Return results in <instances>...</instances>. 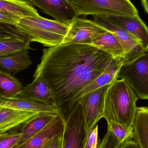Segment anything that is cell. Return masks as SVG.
Here are the masks:
<instances>
[{"label":"cell","mask_w":148,"mask_h":148,"mask_svg":"<svg viewBox=\"0 0 148 148\" xmlns=\"http://www.w3.org/2000/svg\"><path fill=\"white\" fill-rule=\"evenodd\" d=\"M117 59L91 45H59L43 49L34 77L41 76L47 82L65 121L74 110V97Z\"/></svg>","instance_id":"6da1fadb"},{"label":"cell","mask_w":148,"mask_h":148,"mask_svg":"<svg viewBox=\"0 0 148 148\" xmlns=\"http://www.w3.org/2000/svg\"><path fill=\"white\" fill-rule=\"evenodd\" d=\"M139 97L123 79H117L107 90L103 116L107 123H115L128 129L133 128Z\"/></svg>","instance_id":"7a4b0ae2"},{"label":"cell","mask_w":148,"mask_h":148,"mask_svg":"<svg viewBox=\"0 0 148 148\" xmlns=\"http://www.w3.org/2000/svg\"><path fill=\"white\" fill-rule=\"evenodd\" d=\"M16 26L27 35L30 42H39L49 48L61 44L70 26L39 16L21 18Z\"/></svg>","instance_id":"3957f363"},{"label":"cell","mask_w":148,"mask_h":148,"mask_svg":"<svg viewBox=\"0 0 148 148\" xmlns=\"http://www.w3.org/2000/svg\"><path fill=\"white\" fill-rule=\"evenodd\" d=\"M79 16H136L138 11L130 0H67Z\"/></svg>","instance_id":"277c9868"},{"label":"cell","mask_w":148,"mask_h":148,"mask_svg":"<svg viewBox=\"0 0 148 148\" xmlns=\"http://www.w3.org/2000/svg\"><path fill=\"white\" fill-rule=\"evenodd\" d=\"M118 79L126 81L139 99L148 100V53L123 63Z\"/></svg>","instance_id":"5b68a950"},{"label":"cell","mask_w":148,"mask_h":148,"mask_svg":"<svg viewBox=\"0 0 148 148\" xmlns=\"http://www.w3.org/2000/svg\"><path fill=\"white\" fill-rule=\"evenodd\" d=\"M110 85L103 86L87 93L77 101V104L80 103L82 107L87 136L89 135L99 121L103 118L105 96Z\"/></svg>","instance_id":"8992f818"},{"label":"cell","mask_w":148,"mask_h":148,"mask_svg":"<svg viewBox=\"0 0 148 148\" xmlns=\"http://www.w3.org/2000/svg\"><path fill=\"white\" fill-rule=\"evenodd\" d=\"M107 31L95 21L78 16L71 23L68 31L60 45H90L94 39Z\"/></svg>","instance_id":"52a82bcc"},{"label":"cell","mask_w":148,"mask_h":148,"mask_svg":"<svg viewBox=\"0 0 148 148\" xmlns=\"http://www.w3.org/2000/svg\"><path fill=\"white\" fill-rule=\"evenodd\" d=\"M86 134L82 107L78 103L64 121L62 148H84Z\"/></svg>","instance_id":"ba28073f"},{"label":"cell","mask_w":148,"mask_h":148,"mask_svg":"<svg viewBox=\"0 0 148 148\" xmlns=\"http://www.w3.org/2000/svg\"><path fill=\"white\" fill-rule=\"evenodd\" d=\"M123 29L136 39L146 53H148V27L139 16H99Z\"/></svg>","instance_id":"9c48e42d"},{"label":"cell","mask_w":148,"mask_h":148,"mask_svg":"<svg viewBox=\"0 0 148 148\" xmlns=\"http://www.w3.org/2000/svg\"><path fill=\"white\" fill-rule=\"evenodd\" d=\"M93 17L94 21L112 33L120 42L125 51V62L133 60L146 53L138 41L131 35L101 17L95 16Z\"/></svg>","instance_id":"30bf717a"},{"label":"cell","mask_w":148,"mask_h":148,"mask_svg":"<svg viewBox=\"0 0 148 148\" xmlns=\"http://www.w3.org/2000/svg\"><path fill=\"white\" fill-rule=\"evenodd\" d=\"M32 6L39 8L42 12L70 26L74 19L78 17L67 0H26Z\"/></svg>","instance_id":"8fae6325"},{"label":"cell","mask_w":148,"mask_h":148,"mask_svg":"<svg viewBox=\"0 0 148 148\" xmlns=\"http://www.w3.org/2000/svg\"><path fill=\"white\" fill-rule=\"evenodd\" d=\"M64 121L58 114L40 132L14 148H47L63 133Z\"/></svg>","instance_id":"7c38bea8"},{"label":"cell","mask_w":148,"mask_h":148,"mask_svg":"<svg viewBox=\"0 0 148 148\" xmlns=\"http://www.w3.org/2000/svg\"><path fill=\"white\" fill-rule=\"evenodd\" d=\"M17 97L40 101L56 107L53 94L47 82L41 76L34 77L31 83L23 88Z\"/></svg>","instance_id":"4fadbf2b"},{"label":"cell","mask_w":148,"mask_h":148,"mask_svg":"<svg viewBox=\"0 0 148 148\" xmlns=\"http://www.w3.org/2000/svg\"><path fill=\"white\" fill-rule=\"evenodd\" d=\"M124 62L125 60L123 58L117 59L106 70H104V72L81 90L74 97L73 100L72 106L73 110L77 105V101L83 96L101 87L110 85L118 79L119 71Z\"/></svg>","instance_id":"5bb4252c"},{"label":"cell","mask_w":148,"mask_h":148,"mask_svg":"<svg viewBox=\"0 0 148 148\" xmlns=\"http://www.w3.org/2000/svg\"><path fill=\"white\" fill-rule=\"evenodd\" d=\"M0 107L38 113H59L58 110L54 106H51L40 101L17 97H6L0 96Z\"/></svg>","instance_id":"9a60e30c"},{"label":"cell","mask_w":148,"mask_h":148,"mask_svg":"<svg viewBox=\"0 0 148 148\" xmlns=\"http://www.w3.org/2000/svg\"><path fill=\"white\" fill-rule=\"evenodd\" d=\"M38 113L0 107V134L22 126Z\"/></svg>","instance_id":"2e32d148"},{"label":"cell","mask_w":148,"mask_h":148,"mask_svg":"<svg viewBox=\"0 0 148 148\" xmlns=\"http://www.w3.org/2000/svg\"><path fill=\"white\" fill-rule=\"evenodd\" d=\"M32 64L29 49L0 56V70L10 75L27 69Z\"/></svg>","instance_id":"e0dca14e"},{"label":"cell","mask_w":148,"mask_h":148,"mask_svg":"<svg viewBox=\"0 0 148 148\" xmlns=\"http://www.w3.org/2000/svg\"><path fill=\"white\" fill-rule=\"evenodd\" d=\"M57 114L40 113L21 126V137L17 146L27 142L42 130Z\"/></svg>","instance_id":"ac0fdd59"},{"label":"cell","mask_w":148,"mask_h":148,"mask_svg":"<svg viewBox=\"0 0 148 148\" xmlns=\"http://www.w3.org/2000/svg\"><path fill=\"white\" fill-rule=\"evenodd\" d=\"M133 128V140L140 148H148L147 107H137Z\"/></svg>","instance_id":"d6986e66"},{"label":"cell","mask_w":148,"mask_h":148,"mask_svg":"<svg viewBox=\"0 0 148 148\" xmlns=\"http://www.w3.org/2000/svg\"><path fill=\"white\" fill-rule=\"evenodd\" d=\"M90 45L94 46L116 59L123 58L125 53L123 47L117 38L109 31L94 39Z\"/></svg>","instance_id":"ffe728a7"},{"label":"cell","mask_w":148,"mask_h":148,"mask_svg":"<svg viewBox=\"0 0 148 148\" xmlns=\"http://www.w3.org/2000/svg\"><path fill=\"white\" fill-rule=\"evenodd\" d=\"M0 10L21 18L40 16L37 10L26 0H0Z\"/></svg>","instance_id":"44dd1931"},{"label":"cell","mask_w":148,"mask_h":148,"mask_svg":"<svg viewBox=\"0 0 148 148\" xmlns=\"http://www.w3.org/2000/svg\"><path fill=\"white\" fill-rule=\"evenodd\" d=\"M24 87L13 75L0 70V96L6 97L17 96Z\"/></svg>","instance_id":"7402d4cb"},{"label":"cell","mask_w":148,"mask_h":148,"mask_svg":"<svg viewBox=\"0 0 148 148\" xmlns=\"http://www.w3.org/2000/svg\"><path fill=\"white\" fill-rule=\"evenodd\" d=\"M29 39L8 38L0 39V56L30 49Z\"/></svg>","instance_id":"603a6c76"},{"label":"cell","mask_w":148,"mask_h":148,"mask_svg":"<svg viewBox=\"0 0 148 148\" xmlns=\"http://www.w3.org/2000/svg\"><path fill=\"white\" fill-rule=\"evenodd\" d=\"M15 38L29 39L17 26L0 23V39Z\"/></svg>","instance_id":"cb8c5ba5"},{"label":"cell","mask_w":148,"mask_h":148,"mask_svg":"<svg viewBox=\"0 0 148 148\" xmlns=\"http://www.w3.org/2000/svg\"><path fill=\"white\" fill-rule=\"evenodd\" d=\"M110 130L121 143L133 140V128L128 129L114 122L108 123V129Z\"/></svg>","instance_id":"d4e9b609"},{"label":"cell","mask_w":148,"mask_h":148,"mask_svg":"<svg viewBox=\"0 0 148 148\" xmlns=\"http://www.w3.org/2000/svg\"><path fill=\"white\" fill-rule=\"evenodd\" d=\"M21 137L17 131L0 134V148H14L17 146Z\"/></svg>","instance_id":"484cf974"},{"label":"cell","mask_w":148,"mask_h":148,"mask_svg":"<svg viewBox=\"0 0 148 148\" xmlns=\"http://www.w3.org/2000/svg\"><path fill=\"white\" fill-rule=\"evenodd\" d=\"M121 143L110 130H107L106 134L97 148H116Z\"/></svg>","instance_id":"4316f807"},{"label":"cell","mask_w":148,"mask_h":148,"mask_svg":"<svg viewBox=\"0 0 148 148\" xmlns=\"http://www.w3.org/2000/svg\"><path fill=\"white\" fill-rule=\"evenodd\" d=\"M98 127L97 124L89 134L84 148H97L98 146Z\"/></svg>","instance_id":"83f0119b"},{"label":"cell","mask_w":148,"mask_h":148,"mask_svg":"<svg viewBox=\"0 0 148 148\" xmlns=\"http://www.w3.org/2000/svg\"><path fill=\"white\" fill-rule=\"evenodd\" d=\"M21 19L19 16L0 10V23L16 26Z\"/></svg>","instance_id":"f1b7e54d"},{"label":"cell","mask_w":148,"mask_h":148,"mask_svg":"<svg viewBox=\"0 0 148 148\" xmlns=\"http://www.w3.org/2000/svg\"><path fill=\"white\" fill-rule=\"evenodd\" d=\"M62 143H63V133L54 139L47 148H62Z\"/></svg>","instance_id":"f546056e"},{"label":"cell","mask_w":148,"mask_h":148,"mask_svg":"<svg viewBox=\"0 0 148 148\" xmlns=\"http://www.w3.org/2000/svg\"><path fill=\"white\" fill-rule=\"evenodd\" d=\"M116 148H140L138 144L133 140H128L119 144Z\"/></svg>","instance_id":"4dcf8cb0"},{"label":"cell","mask_w":148,"mask_h":148,"mask_svg":"<svg viewBox=\"0 0 148 148\" xmlns=\"http://www.w3.org/2000/svg\"><path fill=\"white\" fill-rule=\"evenodd\" d=\"M141 2L145 11L148 14V0H141Z\"/></svg>","instance_id":"1f68e13d"}]
</instances>
